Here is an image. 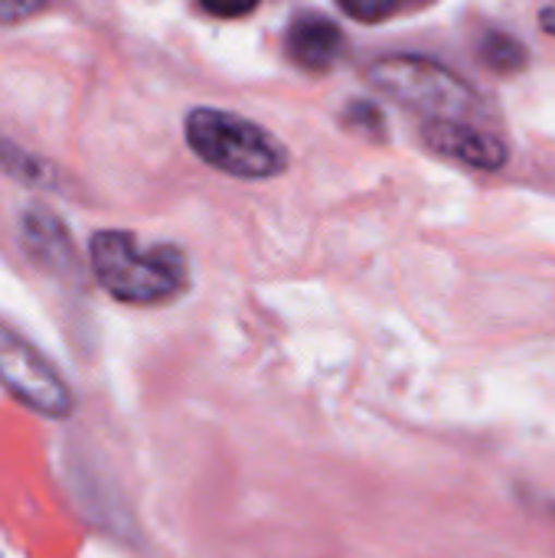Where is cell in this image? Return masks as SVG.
I'll use <instances>...</instances> for the list:
<instances>
[{"instance_id": "obj_12", "label": "cell", "mask_w": 555, "mask_h": 558, "mask_svg": "<svg viewBox=\"0 0 555 558\" xmlns=\"http://www.w3.org/2000/svg\"><path fill=\"white\" fill-rule=\"evenodd\" d=\"M46 0H0V23H20L33 13H39Z\"/></svg>"}, {"instance_id": "obj_1", "label": "cell", "mask_w": 555, "mask_h": 558, "mask_svg": "<svg viewBox=\"0 0 555 558\" xmlns=\"http://www.w3.org/2000/svg\"><path fill=\"white\" fill-rule=\"evenodd\" d=\"M88 258L98 284L124 304H160L186 288L183 252L173 245L141 248L131 232H95Z\"/></svg>"}, {"instance_id": "obj_3", "label": "cell", "mask_w": 555, "mask_h": 558, "mask_svg": "<svg viewBox=\"0 0 555 558\" xmlns=\"http://www.w3.org/2000/svg\"><path fill=\"white\" fill-rule=\"evenodd\" d=\"M370 85L396 105L432 121H471L481 108L478 92L451 69L422 56H383L366 72Z\"/></svg>"}, {"instance_id": "obj_11", "label": "cell", "mask_w": 555, "mask_h": 558, "mask_svg": "<svg viewBox=\"0 0 555 558\" xmlns=\"http://www.w3.org/2000/svg\"><path fill=\"white\" fill-rule=\"evenodd\" d=\"M203 10H209L213 16L232 20V16H245L258 7V0H200Z\"/></svg>"}, {"instance_id": "obj_2", "label": "cell", "mask_w": 555, "mask_h": 558, "mask_svg": "<svg viewBox=\"0 0 555 558\" xmlns=\"http://www.w3.org/2000/svg\"><path fill=\"white\" fill-rule=\"evenodd\" d=\"M186 144L203 163L239 180H268L288 167V150L275 134L219 108H196L186 114Z\"/></svg>"}, {"instance_id": "obj_6", "label": "cell", "mask_w": 555, "mask_h": 558, "mask_svg": "<svg viewBox=\"0 0 555 558\" xmlns=\"http://www.w3.org/2000/svg\"><path fill=\"white\" fill-rule=\"evenodd\" d=\"M347 49V39L340 33V26L324 16V13H298L291 23H288V33H285V52L288 59L304 69V72H330L340 56Z\"/></svg>"}, {"instance_id": "obj_10", "label": "cell", "mask_w": 555, "mask_h": 558, "mask_svg": "<svg viewBox=\"0 0 555 558\" xmlns=\"http://www.w3.org/2000/svg\"><path fill=\"white\" fill-rule=\"evenodd\" d=\"M0 170H7L10 177H16L20 183H36V186L39 183H49L46 180L49 177V167L43 160H36L33 154L7 144V141H0Z\"/></svg>"}, {"instance_id": "obj_9", "label": "cell", "mask_w": 555, "mask_h": 558, "mask_svg": "<svg viewBox=\"0 0 555 558\" xmlns=\"http://www.w3.org/2000/svg\"><path fill=\"white\" fill-rule=\"evenodd\" d=\"M425 3H432V0H340L343 13L360 20V23H383L389 16L412 13Z\"/></svg>"}, {"instance_id": "obj_5", "label": "cell", "mask_w": 555, "mask_h": 558, "mask_svg": "<svg viewBox=\"0 0 555 558\" xmlns=\"http://www.w3.org/2000/svg\"><path fill=\"white\" fill-rule=\"evenodd\" d=\"M422 137L435 154L474 170H500L510 157L507 141L474 121H432L422 124Z\"/></svg>"}, {"instance_id": "obj_13", "label": "cell", "mask_w": 555, "mask_h": 558, "mask_svg": "<svg viewBox=\"0 0 555 558\" xmlns=\"http://www.w3.org/2000/svg\"><path fill=\"white\" fill-rule=\"evenodd\" d=\"M540 20H543V29H546V33H555V7L543 10V16H540Z\"/></svg>"}, {"instance_id": "obj_8", "label": "cell", "mask_w": 555, "mask_h": 558, "mask_svg": "<svg viewBox=\"0 0 555 558\" xmlns=\"http://www.w3.org/2000/svg\"><path fill=\"white\" fill-rule=\"evenodd\" d=\"M478 59L491 69V72H500V75H514L527 65V49L520 39H514L510 33H500V29H491L478 39Z\"/></svg>"}, {"instance_id": "obj_4", "label": "cell", "mask_w": 555, "mask_h": 558, "mask_svg": "<svg viewBox=\"0 0 555 558\" xmlns=\"http://www.w3.org/2000/svg\"><path fill=\"white\" fill-rule=\"evenodd\" d=\"M0 386L43 418H69L75 409L72 389L23 337L0 324Z\"/></svg>"}, {"instance_id": "obj_7", "label": "cell", "mask_w": 555, "mask_h": 558, "mask_svg": "<svg viewBox=\"0 0 555 558\" xmlns=\"http://www.w3.org/2000/svg\"><path fill=\"white\" fill-rule=\"evenodd\" d=\"M23 245L39 268H46L52 275H72V268H75L72 242H69L62 222L49 209H29L23 216Z\"/></svg>"}]
</instances>
